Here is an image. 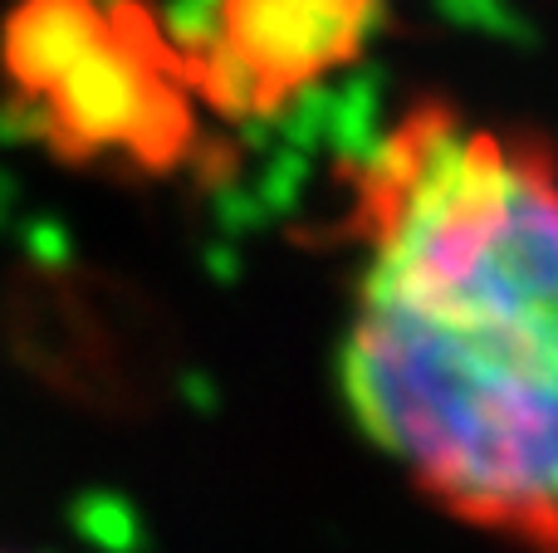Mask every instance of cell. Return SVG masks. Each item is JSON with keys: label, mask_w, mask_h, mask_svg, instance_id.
Segmentation results:
<instances>
[{"label": "cell", "mask_w": 558, "mask_h": 553, "mask_svg": "<svg viewBox=\"0 0 558 553\" xmlns=\"http://www.w3.org/2000/svg\"><path fill=\"white\" fill-rule=\"evenodd\" d=\"M5 74L69 152L167 162L186 133V59L108 0H20Z\"/></svg>", "instance_id": "7a4b0ae2"}, {"label": "cell", "mask_w": 558, "mask_h": 553, "mask_svg": "<svg viewBox=\"0 0 558 553\" xmlns=\"http://www.w3.org/2000/svg\"><path fill=\"white\" fill-rule=\"evenodd\" d=\"M377 0H221L186 64L216 108H270L357 54Z\"/></svg>", "instance_id": "3957f363"}, {"label": "cell", "mask_w": 558, "mask_h": 553, "mask_svg": "<svg viewBox=\"0 0 558 553\" xmlns=\"http://www.w3.org/2000/svg\"><path fill=\"white\" fill-rule=\"evenodd\" d=\"M343 402L446 519L558 553V157L412 103L348 176Z\"/></svg>", "instance_id": "6da1fadb"}, {"label": "cell", "mask_w": 558, "mask_h": 553, "mask_svg": "<svg viewBox=\"0 0 558 553\" xmlns=\"http://www.w3.org/2000/svg\"><path fill=\"white\" fill-rule=\"evenodd\" d=\"M0 553H5V549H0Z\"/></svg>", "instance_id": "277c9868"}]
</instances>
